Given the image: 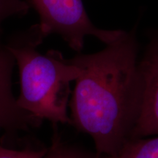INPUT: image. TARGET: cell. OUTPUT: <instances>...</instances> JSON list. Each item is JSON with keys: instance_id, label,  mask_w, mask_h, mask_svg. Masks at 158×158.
Segmentation results:
<instances>
[{"instance_id": "4", "label": "cell", "mask_w": 158, "mask_h": 158, "mask_svg": "<svg viewBox=\"0 0 158 158\" xmlns=\"http://www.w3.org/2000/svg\"><path fill=\"white\" fill-rule=\"evenodd\" d=\"M141 103L130 139L158 135V39L152 40L138 61Z\"/></svg>"}, {"instance_id": "5", "label": "cell", "mask_w": 158, "mask_h": 158, "mask_svg": "<svg viewBox=\"0 0 158 158\" xmlns=\"http://www.w3.org/2000/svg\"><path fill=\"white\" fill-rule=\"evenodd\" d=\"M15 64L14 57L7 47H0V132L23 130L41 122L18 106L13 92Z\"/></svg>"}, {"instance_id": "6", "label": "cell", "mask_w": 158, "mask_h": 158, "mask_svg": "<svg viewBox=\"0 0 158 158\" xmlns=\"http://www.w3.org/2000/svg\"><path fill=\"white\" fill-rule=\"evenodd\" d=\"M118 158H158V135L130 139L120 150Z\"/></svg>"}, {"instance_id": "9", "label": "cell", "mask_w": 158, "mask_h": 158, "mask_svg": "<svg viewBox=\"0 0 158 158\" xmlns=\"http://www.w3.org/2000/svg\"><path fill=\"white\" fill-rule=\"evenodd\" d=\"M45 150L9 149L0 143V158H40L44 155Z\"/></svg>"}, {"instance_id": "8", "label": "cell", "mask_w": 158, "mask_h": 158, "mask_svg": "<svg viewBox=\"0 0 158 158\" xmlns=\"http://www.w3.org/2000/svg\"><path fill=\"white\" fill-rule=\"evenodd\" d=\"M30 5L24 0H0V37L6 20L27 14Z\"/></svg>"}, {"instance_id": "2", "label": "cell", "mask_w": 158, "mask_h": 158, "mask_svg": "<svg viewBox=\"0 0 158 158\" xmlns=\"http://www.w3.org/2000/svg\"><path fill=\"white\" fill-rule=\"evenodd\" d=\"M45 38L36 24L29 31L27 40L7 46L19 70L21 92L17 104L40 121L72 124L68 114L70 83L81 71L57 51L40 54L36 48Z\"/></svg>"}, {"instance_id": "10", "label": "cell", "mask_w": 158, "mask_h": 158, "mask_svg": "<svg viewBox=\"0 0 158 158\" xmlns=\"http://www.w3.org/2000/svg\"><path fill=\"white\" fill-rule=\"evenodd\" d=\"M106 158H118V157H110V156H107Z\"/></svg>"}, {"instance_id": "3", "label": "cell", "mask_w": 158, "mask_h": 158, "mask_svg": "<svg viewBox=\"0 0 158 158\" xmlns=\"http://www.w3.org/2000/svg\"><path fill=\"white\" fill-rule=\"evenodd\" d=\"M40 15V30L46 37L60 35L77 52L82 50L85 37L92 35L106 45L117 40L123 30L98 28L90 21L82 0H29Z\"/></svg>"}, {"instance_id": "7", "label": "cell", "mask_w": 158, "mask_h": 158, "mask_svg": "<svg viewBox=\"0 0 158 158\" xmlns=\"http://www.w3.org/2000/svg\"><path fill=\"white\" fill-rule=\"evenodd\" d=\"M40 158H94L89 154L84 152L76 147H70L61 143L54 138L51 147L45 150Z\"/></svg>"}, {"instance_id": "1", "label": "cell", "mask_w": 158, "mask_h": 158, "mask_svg": "<svg viewBox=\"0 0 158 158\" xmlns=\"http://www.w3.org/2000/svg\"><path fill=\"white\" fill-rule=\"evenodd\" d=\"M135 30L92 54L68 59L81 73L69 102L70 119L92 138L99 154L117 157L131 138L141 103Z\"/></svg>"}]
</instances>
